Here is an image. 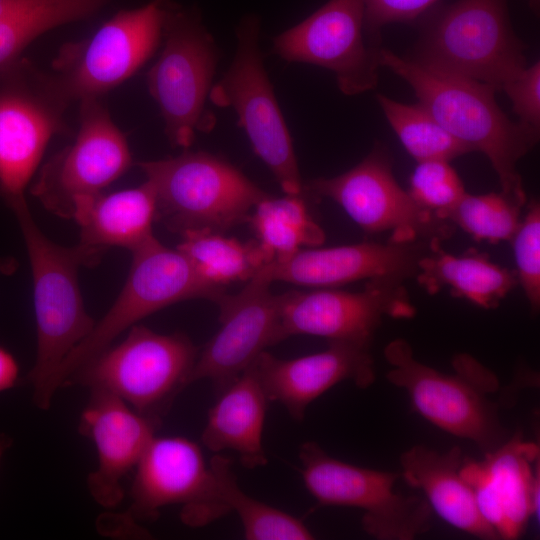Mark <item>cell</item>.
Here are the masks:
<instances>
[{"instance_id":"cell-3","label":"cell","mask_w":540,"mask_h":540,"mask_svg":"<svg viewBox=\"0 0 540 540\" xmlns=\"http://www.w3.org/2000/svg\"><path fill=\"white\" fill-rule=\"evenodd\" d=\"M389 382L408 394L414 410L443 431L474 443L484 454L510 437L499 418V407L488 394L498 388L496 376L476 359L459 354L454 374L440 372L414 357L402 338L384 349Z\"/></svg>"},{"instance_id":"cell-20","label":"cell","mask_w":540,"mask_h":540,"mask_svg":"<svg viewBox=\"0 0 540 540\" xmlns=\"http://www.w3.org/2000/svg\"><path fill=\"white\" fill-rule=\"evenodd\" d=\"M539 458L535 443L519 433L480 461L464 457L460 473L471 488L477 509L499 539L522 535L539 511Z\"/></svg>"},{"instance_id":"cell-11","label":"cell","mask_w":540,"mask_h":540,"mask_svg":"<svg viewBox=\"0 0 540 540\" xmlns=\"http://www.w3.org/2000/svg\"><path fill=\"white\" fill-rule=\"evenodd\" d=\"M303 189L309 196L336 202L365 233H390L391 242L443 241L455 230L399 185L389 152L379 143L350 170L309 180Z\"/></svg>"},{"instance_id":"cell-7","label":"cell","mask_w":540,"mask_h":540,"mask_svg":"<svg viewBox=\"0 0 540 540\" xmlns=\"http://www.w3.org/2000/svg\"><path fill=\"white\" fill-rule=\"evenodd\" d=\"M162 39L163 48L147 73V86L162 114L168 140L187 148L197 132H208L215 125L206 101L219 52L198 12L171 0Z\"/></svg>"},{"instance_id":"cell-17","label":"cell","mask_w":540,"mask_h":540,"mask_svg":"<svg viewBox=\"0 0 540 540\" xmlns=\"http://www.w3.org/2000/svg\"><path fill=\"white\" fill-rule=\"evenodd\" d=\"M363 0H329L274 39V52L289 62L332 71L348 96L374 89L380 67L376 50L364 40Z\"/></svg>"},{"instance_id":"cell-32","label":"cell","mask_w":540,"mask_h":540,"mask_svg":"<svg viewBox=\"0 0 540 540\" xmlns=\"http://www.w3.org/2000/svg\"><path fill=\"white\" fill-rule=\"evenodd\" d=\"M522 205L502 191L480 195L467 192L442 219L461 228L477 241H511L521 223Z\"/></svg>"},{"instance_id":"cell-31","label":"cell","mask_w":540,"mask_h":540,"mask_svg":"<svg viewBox=\"0 0 540 540\" xmlns=\"http://www.w3.org/2000/svg\"><path fill=\"white\" fill-rule=\"evenodd\" d=\"M376 100L406 151L418 162L452 159L470 149L453 137L421 104H405L377 93Z\"/></svg>"},{"instance_id":"cell-33","label":"cell","mask_w":540,"mask_h":540,"mask_svg":"<svg viewBox=\"0 0 540 540\" xmlns=\"http://www.w3.org/2000/svg\"><path fill=\"white\" fill-rule=\"evenodd\" d=\"M408 192L421 207L440 218L466 193L459 175L444 160L418 162L410 176Z\"/></svg>"},{"instance_id":"cell-40","label":"cell","mask_w":540,"mask_h":540,"mask_svg":"<svg viewBox=\"0 0 540 540\" xmlns=\"http://www.w3.org/2000/svg\"><path fill=\"white\" fill-rule=\"evenodd\" d=\"M12 444V439L5 435V434H0V461L5 453V451L11 446Z\"/></svg>"},{"instance_id":"cell-15","label":"cell","mask_w":540,"mask_h":540,"mask_svg":"<svg viewBox=\"0 0 540 540\" xmlns=\"http://www.w3.org/2000/svg\"><path fill=\"white\" fill-rule=\"evenodd\" d=\"M132 163L127 140L108 110L98 98L85 99L75 140L43 164L30 192L52 214L72 219L76 199L101 193Z\"/></svg>"},{"instance_id":"cell-24","label":"cell","mask_w":540,"mask_h":540,"mask_svg":"<svg viewBox=\"0 0 540 540\" xmlns=\"http://www.w3.org/2000/svg\"><path fill=\"white\" fill-rule=\"evenodd\" d=\"M268 402L253 363L218 394L207 414L202 443L215 453L236 452L246 468L266 465L263 429Z\"/></svg>"},{"instance_id":"cell-26","label":"cell","mask_w":540,"mask_h":540,"mask_svg":"<svg viewBox=\"0 0 540 540\" xmlns=\"http://www.w3.org/2000/svg\"><path fill=\"white\" fill-rule=\"evenodd\" d=\"M415 279L430 295L449 288L452 296L484 309L497 308L518 285L516 270L495 264L487 253L469 249L454 255L441 243L419 260Z\"/></svg>"},{"instance_id":"cell-35","label":"cell","mask_w":540,"mask_h":540,"mask_svg":"<svg viewBox=\"0 0 540 540\" xmlns=\"http://www.w3.org/2000/svg\"><path fill=\"white\" fill-rule=\"evenodd\" d=\"M501 90L512 102L519 122L540 132V62L527 65L506 82Z\"/></svg>"},{"instance_id":"cell-12","label":"cell","mask_w":540,"mask_h":540,"mask_svg":"<svg viewBox=\"0 0 540 540\" xmlns=\"http://www.w3.org/2000/svg\"><path fill=\"white\" fill-rule=\"evenodd\" d=\"M259 24L244 20L237 30L233 61L223 78L212 86L209 99L231 107L255 154L270 169L285 194H300L303 182L292 139L263 64L258 43Z\"/></svg>"},{"instance_id":"cell-5","label":"cell","mask_w":540,"mask_h":540,"mask_svg":"<svg viewBox=\"0 0 540 540\" xmlns=\"http://www.w3.org/2000/svg\"><path fill=\"white\" fill-rule=\"evenodd\" d=\"M156 198V221L182 235L224 233L247 222L268 194L226 160L204 151H185L137 163Z\"/></svg>"},{"instance_id":"cell-28","label":"cell","mask_w":540,"mask_h":540,"mask_svg":"<svg viewBox=\"0 0 540 540\" xmlns=\"http://www.w3.org/2000/svg\"><path fill=\"white\" fill-rule=\"evenodd\" d=\"M305 197L304 190L282 197L267 195L251 211L247 223L273 260L324 243L325 233L311 216Z\"/></svg>"},{"instance_id":"cell-18","label":"cell","mask_w":540,"mask_h":540,"mask_svg":"<svg viewBox=\"0 0 540 540\" xmlns=\"http://www.w3.org/2000/svg\"><path fill=\"white\" fill-rule=\"evenodd\" d=\"M270 285L256 274L240 292L219 298L220 329L198 353L189 384L207 379L218 395L277 344L278 295Z\"/></svg>"},{"instance_id":"cell-14","label":"cell","mask_w":540,"mask_h":540,"mask_svg":"<svg viewBox=\"0 0 540 540\" xmlns=\"http://www.w3.org/2000/svg\"><path fill=\"white\" fill-rule=\"evenodd\" d=\"M404 282L371 279L363 290L335 288L290 290L278 295L277 343L311 335L331 341L371 346L384 317L409 319L416 314Z\"/></svg>"},{"instance_id":"cell-25","label":"cell","mask_w":540,"mask_h":540,"mask_svg":"<svg viewBox=\"0 0 540 540\" xmlns=\"http://www.w3.org/2000/svg\"><path fill=\"white\" fill-rule=\"evenodd\" d=\"M72 219L80 228V244L106 251L121 247L133 251L153 236L156 198L151 185L79 197Z\"/></svg>"},{"instance_id":"cell-6","label":"cell","mask_w":540,"mask_h":540,"mask_svg":"<svg viewBox=\"0 0 540 540\" xmlns=\"http://www.w3.org/2000/svg\"><path fill=\"white\" fill-rule=\"evenodd\" d=\"M198 350L183 333L133 325L126 338L82 365L66 384L114 394L138 413L159 420L187 385Z\"/></svg>"},{"instance_id":"cell-23","label":"cell","mask_w":540,"mask_h":540,"mask_svg":"<svg viewBox=\"0 0 540 540\" xmlns=\"http://www.w3.org/2000/svg\"><path fill=\"white\" fill-rule=\"evenodd\" d=\"M459 447L439 452L415 445L400 456L401 478L423 492L432 511L456 529L481 539H499L480 515L473 492L460 473Z\"/></svg>"},{"instance_id":"cell-30","label":"cell","mask_w":540,"mask_h":540,"mask_svg":"<svg viewBox=\"0 0 540 540\" xmlns=\"http://www.w3.org/2000/svg\"><path fill=\"white\" fill-rule=\"evenodd\" d=\"M227 512H236L248 540H309L314 535L300 519L247 495L238 485L232 460L214 455L209 462Z\"/></svg>"},{"instance_id":"cell-9","label":"cell","mask_w":540,"mask_h":540,"mask_svg":"<svg viewBox=\"0 0 540 540\" xmlns=\"http://www.w3.org/2000/svg\"><path fill=\"white\" fill-rule=\"evenodd\" d=\"M170 0L121 10L88 38L60 48L50 79L69 102L98 98L134 75L162 40Z\"/></svg>"},{"instance_id":"cell-37","label":"cell","mask_w":540,"mask_h":540,"mask_svg":"<svg viewBox=\"0 0 540 540\" xmlns=\"http://www.w3.org/2000/svg\"><path fill=\"white\" fill-rule=\"evenodd\" d=\"M19 365L12 353L0 346V393L19 383Z\"/></svg>"},{"instance_id":"cell-36","label":"cell","mask_w":540,"mask_h":540,"mask_svg":"<svg viewBox=\"0 0 540 540\" xmlns=\"http://www.w3.org/2000/svg\"><path fill=\"white\" fill-rule=\"evenodd\" d=\"M439 0H363L365 30L376 34L391 23H408L429 11Z\"/></svg>"},{"instance_id":"cell-1","label":"cell","mask_w":540,"mask_h":540,"mask_svg":"<svg viewBox=\"0 0 540 540\" xmlns=\"http://www.w3.org/2000/svg\"><path fill=\"white\" fill-rule=\"evenodd\" d=\"M6 204L17 219L31 266L37 345L27 378L34 403L46 410L58 389L60 366L95 325L84 307L79 269L96 266L106 251L80 243L58 245L38 227L25 197Z\"/></svg>"},{"instance_id":"cell-19","label":"cell","mask_w":540,"mask_h":540,"mask_svg":"<svg viewBox=\"0 0 540 540\" xmlns=\"http://www.w3.org/2000/svg\"><path fill=\"white\" fill-rule=\"evenodd\" d=\"M441 242L365 241L328 248H302L286 258L272 260L256 274L270 283L283 281L312 288H335L363 279L404 282L415 278L419 260Z\"/></svg>"},{"instance_id":"cell-16","label":"cell","mask_w":540,"mask_h":540,"mask_svg":"<svg viewBox=\"0 0 540 540\" xmlns=\"http://www.w3.org/2000/svg\"><path fill=\"white\" fill-rule=\"evenodd\" d=\"M128 518L154 520L161 508L182 505L181 519L204 526L227 514L215 474L200 446L181 436L153 437L135 466Z\"/></svg>"},{"instance_id":"cell-39","label":"cell","mask_w":540,"mask_h":540,"mask_svg":"<svg viewBox=\"0 0 540 540\" xmlns=\"http://www.w3.org/2000/svg\"><path fill=\"white\" fill-rule=\"evenodd\" d=\"M24 0H0V18L11 12Z\"/></svg>"},{"instance_id":"cell-38","label":"cell","mask_w":540,"mask_h":540,"mask_svg":"<svg viewBox=\"0 0 540 540\" xmlns=\"http://www.w3.org/2000/svg\"><path fill=\"white\" fill-rule=\"evenodd\" d=\"M18 268V261L11 256L0 258V275H11Z\"/></svg>"},{"instance_id":"cell-10","label":"cell","mask_w":540,"mask_h":540,"mask_svg":"<svg viewBox=\"0 0 540 540\" xmlns=\"http://www.w3.org/2000/svg\"><path fill=\"white\" fill-rule=\"evenodd\" d=\"M305 487L319 506L362 510L361 526L378 540H412L432 523L428 502L395 490L400 473L356 466L307 441L299 450Z\"/></svg>"},{"instance_id":"cell-22","label":"cell","mask_w":540,"mask_h":540,"mask_svg":"<svg viewBox=\"0 0 540 540\" xmlns=\"http://www.w3.org/2000/svg\"><path fill=\"white\" fill-rule=\"evenodd\" d=\"M269 402L281 403L290 416L301 421L308 406L342 381L367 388L375 381L370 346L331 341L314 354L280 359L264 351L254 362Z\"/></svg>"},{"instance_id":"cell-41","label":"cell","mask_w":540,"mask_h":540,"mask_svg":"<svg viewBox=\"0 0 540 540\" xmlns=\"http://www.w3.org/2000/svg\"><path fill=\"white\" fill-rule=\"evenodd\" d=\"M528 3H529L530 8H531L535 13H538V11H539V5H540V0H528Z\"/></svg>"},{"instance_id":"cell-21","label":"cell","mask_w":540,"mask_h":540,"mask_svg":"<svg viewBox=\"0 0 540 540\" xmlns=\"http://www.w3.org/2000/svg\"><path fill=\"white\" fill-rule=\"evenodd\" d=\"M91 392L79 423V432L93 441L98 458L87 485L99 505L113 508L124 495L122 479L137 465L160 421L138 413L110 392Z\"/></svg>"},{"instance_id":"cell-34","label":"cell","mask_w":540,"mask_h":540,"mask_svg":"<svg viewBox=\"0 0 540 540\" xmlns=\"http://www.w3.org/2000/svg\"><path fill=\"white\" fill-rule=\"evenodd\" d=\"M511 241L518 284L531 312L536 314L540 308V204L536 199L528 203V211Z\"/></svg>"},{"instance_id":"cell-2","label":"cell","mask_w":540,"mask_h":540,"mask_svg":"<svg viewBox=\"0 0 540 540\" xmlns=\"http://www.w3.org/2000/svg\"><path fill=\"white\" fill-rule=\"evenodd\" d=\"M376 55L380 67L406 81L453 137L488 158L501 191L524 206L527 196L516 166L537 144L540 132L510 120L492 85L428 69L385 48H377Z\"/></svg>"},{"instance_id":"cell-4","label":"cell","mask_w":540,"mask_h":540,"mask_svg":"<svg viewBox=\"0 0 540 540\" xmlns=\"http://www.w3.org/2000/svg\"><path fill=\"white\" fill-rule=\"evenodd\" d=\"M525 50L512 28L507 0H457L431 14L407 58L499 91L527 66Z\"/></svg>"},{"instance_id":"cell-13","label":"cell","mask_w":540,"mask_h":540,"mask_svg":"<svg viewBox=\"0 0 540 540\" xmlns=\"http://www.w3.org/2000/svg\"><path fill=\"white\" fill-rule=\"evenodd\" d=\"M69 102L26 61L0 74V196L24 197L50 140L65 132Z\"/></svg>"},{"instance_id":"cell-29","label":"cell","mask_w":540,"mask_h":540,"mask_svg":"<svg viewBox=\"0 0 540 540\" xmlns=\"http://www.w3.org/2000/svg\"><path fill=\"white\" fill-rule=\"evenodd\" d=\"M112 0H24L0 18V74L26 47L56 27L90 18Z\"/></svg>"},{"instance_id":"cell-27","label":"cell","mask_w":540,"mask_h":540,"mask_svg":"<svg viewBox=\"0 0 540 540\" xmlns=\"http://www.w3.org/2000/svg\"><path fill=\"white\" fill-rule=\"evenodd\" d=\"M176 247L207 282L224 287L249 281L273 256L256 240L246 243L223 233L189 231Z\"/></svg>"},{"instance_id":"cell-8","label":"cell","mask_w":540,"mask_h":540,"mask_svg":"<svg viewBox=\"0 0 540 540\" xmlns=\"http://www.w3.org/2000/svg\"><path fill=\"white\" fill-rule=\"evenodd\" d=\"M224 293V287L203 279L182 252L168 248L153 235L132 251L128 277L113 305L63 361L56 377L58 388L146 316L190 299L216 303Z\"/></svg>"}]
</instances>
